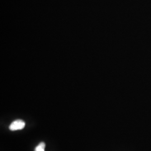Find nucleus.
<instances>
[{
    "instance_id": "nucleus-2",
    "label": "nucleus",
    "mask_w": 151,
    "mask_h": 151,
    "mask_svg": "<svg viewBox=\"0 0 151 151\" xmlns=\"http://www.w3.org/2000/svg\"><path fill=\"white\" fill-rule=\"evenodd\" d=\"M45 147V144L44 142H41L35 148V151H44Z\"/></svg>"
},
{
    "instance_id": "nucleus-1",
    "label": "nucleus",
    "mask_w": 151,
    "mask_h": 151,
    "mask_svg": "<svg viewBox=\"0 0 151 151\" xmlns=\"http://www.w3.org/2000/svg\"><path fill=\"white\" fill-rule=\"evenodd\" d=\"M25 123L20 119L16 120L14 121L10 125L9 129L12 131H15L17 130H22L25 127Z\"/></svg>"
}]
</instances>
